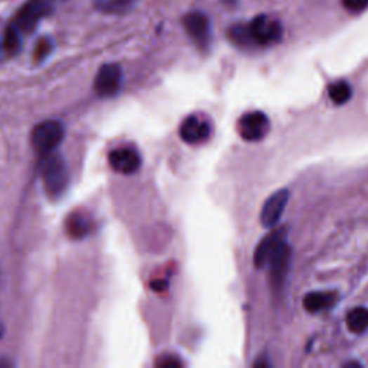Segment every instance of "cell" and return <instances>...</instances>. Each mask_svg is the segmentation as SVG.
Here are the masks:
<instances>
[{"label": "cell", "instance_id": "cell-1", "mask_svg": "<svg viewBox=\"0 0 368 368\" xmlns=\"http://www.w3.org/2000/svg\"><path fill=\"white\" fill-rule=\"evenodd\" d=\"M42 177L45 181V188L51 195H60L65 189L70 180L68 169L64 159L49 152L45 156L42 163Z\"/></svg>", "mask_w": 368, "mask_h": 368}, {"label": "cell", "instance_id": "cell-2", "mask_svg": "<svg viewBox=\"0 0 368 368\" xmlns=\"http://www.w3.org/2000/svg\"><path fill=\"white\" fill-rule=\"evenodd\" d=\"M64 138V129L60 122L55 119H48L38 124L32 136H30V141H32L34 148L41 152V155L46 156L49 152H52L59 143Z\"/></svg>", "mask_w": 368, "mask_h": 368}, {"label": "cell", "instance_id": "cell-3", "mask_svg": "<svg viewBox=\"0 0 368 368\" xmlns=\"http://www.w3.org/2000/svg\"><path fill=\"white\" fill-rule=\"evenodd\" d=\"M249 34L254 45L268 46L272 44L280 42L282 38V26L278 20H275L269 16L261 15L256 16L249 25Z\"/></svg>", "mask_w": 368, "mask_h": 368}, {"label": "cell", "instance_id": "cell-4", "mask_svg": "<svg viewBox=\"0 0 368 368\" xmlns=\"http://www.w3.org/2000/svg\"><path fill=\"white\" fill-rule=\"evenodd\" d=\"M183 26L188 35L199 48H207L210 44L211 25L210 19L202 12H190L183 18Z\"/></svg>", "mask_w": 368, "mask_h": 368}, {"label": "cell", "instance_id": "cell-5", "mask_svg": "<svg viewBox=\"0 0 368 368\" xmlns=\"http://www.w3.org/2000/svg\"><path fill=\"white\" fill-rule=\"evenodd\" d=\"M48 13V6L44 0H29L16 15L15 25L22 34L34 32L41 19Z\"/></svg>", "mask_w": 368, "mask_h": 368}, {"label": "cell", "instance_id": "cell-6", "mask_svg": "<svg viewBox=\"0 0 368 368\" xmlns=\"http://www.w3.org/2000/svg\"><path fill=\"white\" fill-rule=\"evenodd\" d=\"M237 129H239V133H240L243 140L259 141L268 134L270 124H269L268 117L263 112L255 111V112L244 114L239 119Z\"/></svg>", "mask_w": 368, "mask_h": 368}, {"label": "cell", "instance_id": "cell-7", "mask_svg": "<svg viewBox=\"0 0 368 368\" xmlns=\"http://www.w3.org/2000/svg\"><path fill=\"white\" fill-rule=\"evenodd\" d=\"M287 237V230L285 229H278V230H273L269 235H266L262 242L258 244V248L255 251L254 255V263L256 268H265L269 265V262L272 261V258L276 255L282 244L287 243L285 242Z\"/></svg>", "mask_w": 368, "mask_h": 368}, {"label": "cell", "instance_id": "cell-8", "mask_svg": "<svg viewBox=\"0 0 368 368\" xmlns=\"http://www.w3.org/2000/svg\"><path fill=\"white\" fill-rule=\"evenodd\" d=\"M121 79H122V72L119 65L105 64L100 68L96 77V84H94L96 92L103 98L114 97L119 91Z\"/></svg>", "mask_w": 368, "mask_h": 368}, {"label": "cell", "instance_id": "cell-9", "mask_svg": "<svg viewBox=\"0 0 368 368\" xmlns=\"http://www.w3.org/2000/svg\"><path fill=\"white\" fill-rule=\"evenodd\" d=\"M289 200V192L287 189L278 190L273 193L263 204L262 213H261V222L265 228L270 229L276 223L280 222L281 216L285 211V207Z\"/></svg>", "mask_w": 368, "mask_h": 368}, {"label": "cell", "instance_id": "cell-10", "mask_svg": "<svg viewBox=\"0 0 368 368\" xmlns=\"http://www.w3.org/2000/svg\"><path fill=\"white\" fill-rule=\"evenodd\" d=\"M111 167L122 174H133L141 166V157L133 148H117L108 156Z\"/></svg>", "mask_w": 368, "mask_h": 368}, {"label": "cell", "instance_id": "cell-11", "mask_svg": "<svg viewBox=\"0 0 368 368\" xmlns=\"http://www.w3.org/2000/svg\"><path fill=\"white\" fill-rule=\"evenodd\" d=\"M291 261V249L287 243L282 244V248L276 252V255L269 262L270 268V284L273 289H281L285 282L288 268Z\"/></svg>", "mask_w": 368, "mask_h": 368}, {"label": "cell", "instance_id": "cell-12", "mask_svg": "<svg viewBox=\"0 0 368 368\" xmlns=\"http://www.w3.org/2000/svg\"><path fill=\"white\" fill-rule=\"evenodd\" d=\"M180 136L186 143L197 144L209 138L210 127L206 121H202L197 117L192 115L183 121L180 127Z\"/></svg>", "mask_w": 368, "mask_h": 368}, {"label": "cell", "instance_id": "cell-13", "mask_svg": "<svg viewBox=\"0 0 368 368\" xmlns=\"http://www.w3.org/2000/svg\"><path fill=\"white\" fill-rule=\"evenodd\" d=\"M335 302V295L329 292H311L305 295L303 306L308 313H320Z\"/></svg>", "mask_w": 368, "mask_h": 368}, {"label": "cell", "instance_id": "cell-14", "mask_svg": "<svg viewBox=\"0 0 368 368\" xmlns=\"http://www.w3.org/2000/svg\"><path fill=\"white\" fill-rule=\"evenodd\" d=\"M347 327L354 334H362L368 328V310L354 308L347 315Z\"/></svg>", "mask_w": 368, "mask_h": 368}, {"label": "cell", "instance_id": "cell-15", "mask_svg": "<svg viewBox=\"0 0 368 368\" xmlns=\"http://www.w3.org/2000/svg\"><path fill=\"white\" fill-rule=\"evenodd\" d=\"M20 30L18 29V26L13 23L11 26H8L5 37H4V51L8 55H16L20 48H22V38H20Z\"/></svg>", "mask_w": 368, "mask_h": 368}, {"label": "cell", "instance_id": "cell-16", "mask_svg": "<svg viewBox=\"0 0 368 368\" xmlns=\"http://www.w3.org/2000/svg\"><path fill=\"white\" fill-rule=\"evenodd\" d=\"M328 94H329V98L335 104L341 105V104H346L351 98V88L347 82L339 81V82H335L329 86Z\"/></svg>", "mask_w": 368, "mask_h": 368}, {"label": "cell", "instance_id": "cell-17", "mask_svg": "<svg viewBox=\"0 0 368 368\" xmlns=\"http://www.w3.org/2000/svg\"><path fill=\"white\" fill-rule=\"evenodd\" d=\"M89 222L82 216V214H72L68 218V233L72 237L81 239L89 233Z\"/></svg>", "mask_w": 368, "mask_h": 368}, {"label": "cell", "instance_id": "cell-18", "mask_svg": "<svg viewBox=\"0 0 368 368\" xmlns=\"http://www.w3.org/2000/svg\"><path fill=\"white\" fill-rule=\"evenodd\" d=\"M230 38L235 44L237 45H242V46H251L254 45L252 42V38H251V34H249V29H248V25L247 26H242V25H237V26H233L230 29Z\"/></svg>", "mask_w": 368, "mask_h": 368}, {"label": "cell", "instance_id": "cell-19", "mask_svg": "<svg viewBox=\"0 0 368 368\" xmlns=\"http://www.w3.org/2000/svg\"><path fill=\"white\" fill-rule=\"evenodd\" d=\"M134 4L136 0H108L101 5V9L107 13H124Z\"/></svg>", "mask_w": 368, "mask_h": 368}, {"label": "cell", "instance_id": "cell-20", "mask_svg": "<svg viewBox=\"0 0 368 368\" xmlns=\"http://www.w3.org/2000/svg\"><path fill=\"white\" fill-rule=\"evenodd\" d=\"M52 46H53V45H52V41H51L49 38H42V39L38 42L37 48H35V58H37V60L45 59V58L51 53Z\"/></svg>", "mask_w": 368, "mask_h": 368}, {"label": "cell", "instance_id": "cell-21", "mask_svg": "<svg viewBox=\"0 0 368 368\" xmlns=\"http://www.w3.org/2000/svg\"><path fill=\"white\" fill-rule=\"evenodd\" d=\"M343 5L350 12L358 13V12H362L368 8V0H343Z\"/></svg>", "mask_w": 368, "mask_h": 368}, {"label": "cell", "instance_id": "cell-22", "mask_svg": "<svg viewBox=\"0 0 368 368\" xmlns=\"http://www.w3.org/2000/svg\"><path fill=\"white\" fill-rule=\"evenodd\" d=\"M159 365H160V367H164V368H167V367H178L180 362H178L177 360H174V358H170V360H164V361L160 362Z\"/></svg>", "mask_w": 368, "mask_h": 368}, {"label": "cell", "instance_id": "cell-23", "mask_svg": "<svg viewBox=\"0 0 368 368\" xmlns=\"http://www.w3.org/2000/svg\"><path fill=\"white\" fill-rule=\"evenodd\" d=\"M228 2L229 4H235V2H237V0H228Z\"/></svg>", "mask_w": 368, "mask_h": 368}]
</instances>
